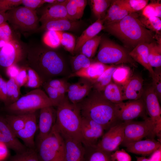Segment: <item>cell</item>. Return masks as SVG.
Here are the masks:
<instances>
[{
    "label": "cell",
    "mask_w": 161,
    "mask_h": 161,
    "mask_svg": "<svg viewBox=\"0 0 161 161\" xmlns=\"http://www.w3.org/2000/svg\"><path fill=\"white\" fill-rule=\"evenodd\" d=\"M36 145L39 161H65L64 140L55 125L49 134Z\"/></svg>",
    "instance_id": "cell-6"
},
{
    "label": "cell",
    "mask_w": 161,
    "mask_h": 161,
    "mask_svg": "<svg viewBox=\"0 0 161 161\" xmlns=\"http://www.w3.org/2000/svg\"><path fill=\"white\" fill-rule=\"evenodd\" d=\"M137 161H150L148 159L144 157H136Z\"/></svg>",
    "instance_id": "cell-59"
},
{
    "label": "cell",
    "mask_w": 161,
    "mask_h": 161,
    "mask_svg": "<svg viewBox=\"0 0 161 161\" xmlns=\"http://www.w3.org/2000/svg\"><path fill=\"white\" fill-rule=\"evenodd\" d=\"M148 61L151 66L156 68L161 65V44H157L154 42L149 44Z\"/></svg>",
    "instance_id": "cell-35"
},
{
    "label": "cell",
    "mask_w": 161,
    "mask_h": 161,
    "mask_svg": "<svg viewBox=\"0 0 161 161\" xmlns=\"http://www.w3.org/2000/svg\"><path fill=\"white\" fill-rule=\"evenodd\" d=\"M21 67L16 64H14L6 68V72L9 78L15 79L19 72Z\"/></svg>",
    "instance_id": "cell-53"
},
{
    "label": "cell",
    "mask_w": 161,
    "mask_h": 161,
    "mask_svg": "<svg viewBox=\"0 0 161 161\" xmlns=\"http://www.w3.org/2000/svg\"><path fill=\"white\" fill-rule=\"evenodd\" d=\"M21 1L24 7L33 10L45 3L44 0H21Z\"/></svg>",
    "instance_id": "cell-52"
},
{
    "label": "cell",
    "mask_w": 161,
    "mask_h": 161,
    "mask_svg": "<svg viewBox=\"0 0 161 161\" xmlns=\"http://www.w3.org/2000/svg\"><path fill=\"white\" fill-rule=\"evenodd\" d=\"M45 3H47L50 4H53L58 3L57 0H44Z\"/></svg>",
    "instance_id": "cell-58"
},
{
    "label": "cell",
    "mask_w": 161,
    "mask_h": 161,
    "mask_svg": "<svg viewBox=\"0 0 161 161\" xmlns=\"http://www.w3.org/2000/svg\"><path fill=\"white\" fill-rule=\"evenodd\" d=\"M102 92L106 99L114 104L124 100L122 86L112 81L106 86Z\"/></svg>",
    "instance_id": "cell-29"
},
{
    "label": "cell",
    "mask_w": 161,
    "mask_h": 161,
    "mask_svg": "<svg viewBox=\"0 0 161 161\" xmlns=\"http://www.w3.org/2000/svg\"><path fill=\"white\" fill-rule=\"evenodd\" d=\"M126 124V122H123L110 128L99 141L96 146L110 152L117 150L123 140Z\"/></svg>",
    "instance_id": "cell-11"
},
{
    "label": "cell",
    "mask_w": 161,
    "mask_h": 161,
    "mask_svg": "<svg viewBox=\"0 0 161 161\" xmlns=\"http://www.w3.org/2000/svg\"><path fill=\"white\" fill-rule=\"evenodd\" d=\"M110 66L98 61L92 62L88 67L75 72L71 73L68 78L79 77L92 81L97 79Z\"/></svg>",
    "instance_id": "cell-22"
},
{
    "label": "cell",
    "mask_w": 161,
    "mask_h": 161,
    "mask_svg": "<svg viewBox=\"0 0 161 161\" xmlns=\"http://www.w3.org/2000/svg\"><path fill=\"white\" fill-rule=\"evenodd\" d=\"M111 158L112 161H131V156L124 150H117L112 153Z\"/></svg>",
    "instance_id": "cell-50"
},
{
    "label": "cell",
    "mask_w": 161,
    "mask_h": 161,
    "mask_svg": "<svg viewBox=\"0 0 161 161\" xmlns=\"http://www.w3.org/2000/svg\"><path fill=\"white\" fill-rule=\"evenodd\" d=\"M154 74L152 77L153 81L151 86L159 101L161 99V72L160 67L156 68Z\"/></svg>",
    "instance_id": "cell-46"
},
{
    "label": "cell",
    "mask_w": 161,
    "mask_h": 161,
    "mask_svg": "<svg viewBox=\"0 0 161 161\" xmlns=\"http://www.w3.org/2000/svg\"><path fill=\"white\" fill-rule=\"evenodd\" d=\"M101 36L96 35L86 41L82 46L79 52L89 58L93 57L100 44Z\"/></svg>",
    "instance_id": "cell-33"
},
{
    "label": "cell",
    "mask_w": 161,
    "mask_h": 161,
    "mask_svg": "<svg viewBox=\"0 0 161 161\" xmlns=\"http://www.w3.org/2000/svg\"><path fill=\"white\" fill-rule=\"evenodd\" d=\"M123 6L130 13L143 10L147 5V0H119Z\"/></svg>",
    "instance_id": "cell-39"
},
{
    "label": "cell",
    "mask_w": 161,
    "mask_h": 161,
    "mask_svg": "<svg viewBox=\"0 0 161 161\" xmlns=\"http://www.w3.org/2000/svg\"><path fill=\"white\" fill-rule=\"evenodd\" d=\"M61 44L68 52L74 54L76 42L75 37L72 34L64 31H58Z\"/></svg>",
    "instance_id": "cell-42"
},
{
    "label": "cell",
    "mask_w": 161,
    "mask_h": 161,
    "mask_svg": "<svg viewBox=\"0 0 161 161\" xmlns=\"http://www.w3.org/2000/svg\"><path fill=\"white\" fill-rule=\"evenodd\" d=\"M150 161H161V148L153 152L149 159Z\"/></svg>",
    "instance_id": "cell-56"
},
{
    "label": "cell",
    "mask_w": 161,
    "mask_h": 161,
    "mask_svg": "<svg viewBox=\"0 0 161 161\" xmlns=\"http://www.w3.org/2000/svg\"><path fill=\"white\" fill-rule=\"evenodd\" d=\"M127 151L132 153L148 155L161 147V143L153 139H148L136 141L127 145Z\"/></svg>",
    "instance_id": "cell-19"
},
{
    "label": "cell",
    "mask_w": 161,
    "mask_h": 161,
    "mask_svg": "<svg viewBox=\"0 0 161 161\" xmlns=\"http://www.w3.org/2000/svg\"><path fill=\"white\" fill-rule=\"evenodd\" d=\"M140 22L147 29L160 34L161 30V20L160 18L157 17L146 18L142 16H138Z\"/></svg>",
    "instance_id": "cell-40"
},
{
    "label": "cell",
    "mask_w": 161,
    "mask_h": 161,
    "mask_svg": "<svg viewBox=\"0 0 161 161\" xmlns=\"http://www.w3.org/2000/svg\"><path fill=\"white\" fill-rule=\"evenodd\" d=\"M4 79L3 78L1 75L0 74V92L2 84L3 81Z\"/></svg>",
    "instance_id": "cell-61"
},
{
    "label": "cell",
    "mask_w": 161,
    "mask_h": 161,
    "mask_svg": "<svg viewBox=\"0 0 161 161\" xmlns=\"http://www.w3.org/2000/svg\"><path fill=\"white\" fill-rule=\"evenodd\" d=\"M55 127L64 138L82 143V116L77 104L71 103L67 96L57 106Z\"/></svg>",
    "instance_id": "cell-4"
},
{
    "label": "cell",
    "mask_w": 161,
    "mask_h": 161,
    "mask_svg": "<svg viewBox=\"0 0 161 161\" xmlns=\"http://www.w3.org/2000/svg\"><path fill=\"white\" fill-rule=\"evenodd\" d=\"M27 56L29 67L38 73L44 83L68 73L64 59L54 50L35 47L27 50Z\"/></svg>",
    "instance_id": "cell-1"
},
{
    "label": "cell",
    "mask_w": 161,
    "mask_h": 161,
    "mask_svg": "<svg viewBox=\"0 0 161 161\" xmlns=\"http://www.w3.org/2000/svg\"><path fill=\"white\" fill-rule=\"evenodd\" d=\"M138 15L131 13L117 22L104 24L103 30L131 47L142 43L154 42L155 36L140 21Z\"/></svg>",
    "instance_id": "cell-3"
},
{
    "label": "cell",
    "mask_w": 161,
    "mask_h": 161,
    "mask_svg": "<svg viewBox=\"0 0 161 161\" xmlns=\"http://www.w3.org/2000/svg\"><path fill=\"white\" fill-rule=\"evenodd\" d=\"M149 44L142 43L138 44L129 52V55L135 62L139 63L147 69L152 77L154 74V71L148 61Z\"/></svg>",
    "instance_id": "cell-21"
},
{
    "label": "cell",
    "mask_w": 161,
    "mask_h": 161,
    "mask_svg": "<svg viewBox=\"0 0 161 161\" xmlns=\"http://www.w3.org/2000/svg\"><path fill=\"white\" fill-rule=\"evenodd\" d=\"M7 106L16 101L20 97V88L15 79L10 78L7 81Z\"/></svg>",
    "instance_id": "cell-36"
},
{
    "label": "cell",
    "mask_w": 161,
    "mask_h": 161,
    "mask_svg": "<svg viewBox=\"0 0 161 161\" xmlns=\"http://www.w3.org/2000/svg\"><path fill=\"white\" fill-rule=\"evenodd\" d=\"M115 109L117 119L122 122L132 121L139 116H145V106L142 98L115 104Z\"/></svg>",
    "instance_id": "cell-10"
},
{
    "label": "cell",
    "mask_w": 161,
    "mask_h": 161,
    "mask_svg": "<svg viewBox=\"0 0 161 161\" xmlns=\"http://www.w3.org/2000/svg\"></svg>",
    "instance_id": "cell-62"
},
{
    "label": "cell",
    "mask_w": 161,
    "mask_h": 161,
    "mask_svg": "<svg viewBox=\"0 0 161 161\" xmlns=\"http://www.w3.org/2000/svg\"><path fill=\"white\" fill-rule=\"evenodd\" d=\"M49 106H55L45 92L39 88L20 97L13 103L5 106V109L9 114H26Z\"/></svg>",
    "instance_id": "cell-5"
},
{
    "label": "cell",
    "mask_w": 161,
    "mask_h": 161,
    "mask_svg": "<svg viewBox=\"0 0 161 161\" xmlns=\"http://www.w3.org/2000/svg\"><path fill=\"white\" fill-rule=\"evenodd\" d=\"M96 58L97 61L104 64L117 65L129 64L136 67V62L124 48L112 41L101 38Z\"/></svg>",
    "instance_id": "cell-7"
},
{
    "label": "cell",
    "mask_w": 161,
    "mask_h": 161,
    "mask_svg": "<svg viewBox=\"0 0 161 161\" xmlns=\"http://www.w3.org/2000/svg\"><path fill=\"white\" fill-rule=\"evenodd\" d=\"M43 41L46 45L51 48H56L58 47L61 45L59 31H47L44 35Z\"/></svg>",
    "instance_id": "cell-41"
},
{
    "label": "cell",
    "mask_w": 161,
    "mask_h": 161,
    "mask_svg": "<svg viewBox=\"0 0 161 161\" xmlns=\"http://www.w3.org/2000/svg\"><path fill=\"white\" fill-rule=\"evenodd\" d=\"M77 105L82 117L96 122L105 130L122 122L116 116L115 104L106 99L102 92L92 89Z\"/></svg>",
    "instance_id": "cell-2"
},
{
    "label": "cell",
    "mask_w": 161,
    "mask_h": 161,
    "mask_svg": "<svg viewBox=\"0 0 161 161\" xmlns=\"http://www.w3.org/2000/svg\"><path fill=\"white\" fill-rule=\"evenodd\" d=\"M142 15L146 18L155 16L161 18V3L154 2L147 5L143 10Z\"/></svg>",
    "instance_id": "cell-45"
},
{
    "label": "cell",
    "mask_w": 161,
    "mask_h": 161,
    "mask_svg": "<svg viewBox=\"0 0 161 161\" xmlns=\"http://www.w3.org/2000/svg\"><path fill=\"white\" fill-rule=\"evenodd\" d=\"M67 82L66 80L63 79H52L45 82L49 86L56 89L61 87Z\"/></svg>",
    "instance_id": "cell-54"
},
{
    "label": "cell",
    "mask_w": 161,
    "mask_h": 161,
    "mask_svg": "<svg viewBox=\"0 0 161 161\" xmlns=\"http://www.w3.org/2000/svg\"><path fill=\"white\" fill-rule=\"evenodd\" d=\"M130 13L121 4L119 0H112L103 19L104 24L120 21Z\"/></svg>",
    "instance_id": "cell-26"
},
{
    "label": "cell",
    "mask_w": 161,
    "mask_h": 161,
    "mask_svg": "<svg viewBox=\"0 0 161 161\" xmlns=\"http://www.w3.org/2000/svg\"><path fill=\"white\" fill-rule=\"evenodd\" d=\"M116 67L113 65H110L97 79L90 81L93 89L102 92L106 86L112 81V74Z\"/></svg>",
    "instance_id": "cell-31"
},
{
    "label": "cell",
    "mask_w": 161,
    "mask_h": 161,
    "mask_svg": "<svg viewBox=\"0 0 161 161\" xmlns=\"http://www.w3.org/2000/svg\"><path fill=\"white\" fill-rule=\"evenodd\" d=\"M104 24L103 19H97L85 30L77 39L74 52H79L82 46L86 41L97 35L102 30H103Z\"/></svg>",
    "instance_id": "cell-25"
},
{
    "label": "cell",
    "mask_w": 161,
    "mask_h": 161,
    "mask_svg": "<svg viewBox=\"0 0 161 161\" xmlns=\"http://www.w3.org/2000/svg\"><path fill=\"white\" fill-rule=\"evenodd\" d=\"M80 26V23L78 21L60 19L50 20L42 24L37 30L46 31H74L78 30Z\"/></svg>",
    "instance_id": "cell-20"
},
{
    "label": "cell",
    "mask_w": 161,
    "mask_h": 161,
    "mask_svg": "<svg viewBox=\"0 0 161 161\" xmlns=\"http://www.w3.org/2000/svg\"><path fill=\"white\" fill-rule=\"evenodd\" d=\"M7 42L0 38V49L3 47Z\"/></svg>",
    "instance_id": "cell-60"
},
{
    "label": "cell",
    "mask_w": 161,
    "mask_h": 161,
    "mask_svg": "<svg viewBox=\"0 0 161 161\" xmlns=\"http://www.w3.org/2000/svg\"><path fill=\"white\" fill-rule=\"evenodd\" d=\"M8 20L7 14L6 13H0V25L6 22Z\"/></svg>",
    "instance_id": "cell-57"
},
{
    "label": "cell",
    "mask_w": 161,
    "mask_h": 161,
    "mask_svg": "<svg viewBox=\"0 0 161 161\" xmlns=\"http://www.w3.org/2000/svg\"><path fill=\"white\" fill-rule=\"evenodd\" d=\"M87 2L86 0H66L65 6L67 12L73 21H78L82 17Z\"/></svg>",
    "instance_id": "cell-27"
},
{
    "label": "cell",
    "mask_w": 161,
    "mask_h": 161,
    "mask_svg": "<svg viewBox=\"0 0 161 161\" xmlns=\"http://www.w3.org/2000/svg\"><path fill=\"white\" fill-rule=\"evenodd\" d=\"M71 64L73 73L88 67L92 63L90 59L81 53L71 57Z\"/></svg>",
    "instance_id": "cell-38"
},
{
    "label": "cell",
    "mask_w": 161,
    "mask_h": 161,
    "mask_svg": "<svg viewBox=\"0 0 161 161\" xmlns=\"http://www.w3.org/2000/svg\"><path fill=\"white\" fill-rule=\"evenodd\" d=\"M0 142L16 153H21L28 148L16 136L7 124L5 117L0 116Z\"/></svg>",
    "instance_id": "cell-16"
},
{
    "label": "cell",
    "mask_w": 161,
    "mask_h": 161,
    "mask_svg": "<svg viewBox=\"0 0 161 161\" xmlns=\"http://www.w3.org/2000/svg\"><path fill=\"white\" fill-rule=\"evenodd\" d=\"M38 129L35 112L27 114L23 128L15 134L23 141L27 148L36 150L34 137Z\"/></svg>",
    "instance_id": "cell-17"
},
{
    "label": "cell",
    "mask_w": 161,
    "mask_h": 161,
    "mask_svg": "<svg viewBox=\"0 0 161 161\" xmlns=\"http://www.w3.org/2000/svg\"><path fill=\"white\" fill-rule=\"evenodd\" d=\"M131 71L128 66H121L117 67L112 75V80L114 82L123 86L131 76Z\"/></svg>",
    "instance_id": "cell-37"
},
{
    "label": "cell",
    "mask_w": 161,
    "mask_h": 161,
    "mask_svg": "<svg viewBox=\"0 0 161 161\" xmlns=\"http://www.w3.org/2000/svg\"><path fill=\"white\" fill-rule=\"evenodd\" d=\"M21 4V0H0V13H6Z\"/></svg>",
    "instance_id": "cell-48"
},
{
    "label": "cell",
    "mask_w": 161,
    "mask_h": 161,
    "mask_svg": "<svg viewBox=\"0 0 161 161\" xmlns=\"http://www.w3.org/2000/svg\"><path fill=\"white\" fill-rule=\"evenodd\" d=\"M104 130L99 124L82 117L80 131L82 143L84 146L96 145L104 134Z\"/></svg>",
    "instance_id": "cell-14"
},
{
    "label": "cell",
    "mask_w": 161,
    "mask_h": 161,
    "mask_svg": "<svg viewBox=\"0 0 161 161\" xmlns=\"http://www.w3.org/2000/svg\"><path fill=\"white\" fill-rule=\"evenodd\" d=\"M0 38L6 42L13 39L11 30L6 22L0 25Z\"/></svg>",
    "instance_id": "cell-49"
},
{
    "label": "cell",
    "mask_w": 161,
    "mask_h": 161,
    "mask_svg": "<svg viewBox=\"0 0 161 161\" xmlns=\"http://www.w3.org/2000/svg\"><path fill=\"white\" fill-rule=\"evenodd\" d=\"M112 0H91L90 4L95 16L97 19H103Z\"/></svg>",
    "instance_id": "cell-34"
},
{
    "label": "cell",
    "mask_w": 161,
    "mask_h": 161,
    "mask_svg": "<svg viewBox=\"0 0 161 161\" xmlns=\"http://www.w3.org/2000/svg\"><path fill=\"white\" fill-rule=\"evenodd\" d=\"M143 121L126 122L124 137L122 144L127 145L142 139L150 134L154 135L155 125L149 117L145 116Z\"/></svg>",
    "instance_id": "cell-9"
},
{
    "label": "cell",
    "mask_w": 161,
    "mask_h": 161,
    "mask_svg": "<svg viewBox=\"0 0 161 161\" xmlns=\"http://www.w3.org/2000/svg\"><path fill=\"white\" fill-rule=\"evenodd\" d=\"M84 147L83 161H112L111 158L112 152L103 150L96 145Z\"/></svg>",
    "instance_id": "cell-28"
},
{
    "label": "cell",
    "mask_w": 161,
    "mask_h": 161,
    "mask_svg": "<svg viewBox=\"0 0 161 161\" xmlns=\"http://www.w3.org/2000/svg\"><path fill=\"white\" fill-rule=\"evenodd\" d=\"M25 52L20 43L13 38L0 49V66L6 68L23 58Z\"/></svg>",
    "instance_id": "cell-13"
},
{
    "label": "cell",
    "mask_w": 161,
    "mask_h": 161,
    "mask_svg": "<svg viewBox=\"0 0 161 161\" xmlns=\"http://www.w3.org/2000/svg\"><path fill=\"white\" fill-rule=\"evenodd\" d=\"M65 2L50 4L44 11L39 21L42 24L50 20L60 19H67L73 21L67 14Z\"/></svg>",
    "instance_id": "cell-24"
},
{
    "label": "cell",
    "mask_w": 161,
    "mask_h": 161,
    "mask_svg": "<svg viewBox=\"0 0 161 161\" xmlns=\"http://www.w3.org/2000/svg\"><path fill=\"white\" fill-rule=\"evenodd\" d=\"M92 89L91 82L86 78L83 84L77 90L67 92V97L71 103L77 104L88 95Z\"/></svg>",
    "instance_id": "cell-30"
},
{
    "label": "cell",
    "mask_w": 161,
    "mask_h": 161,
    "mask_svg": "<svg viewBox=\"0 0 161 161\" xmlns=\"http://www.w3.org/2000/svg\"><path fill=\"white\" fill-rule=\"evenodd\" d=\"M64 138L65 146V161H83L85 148L82 143L69 138Z\"/></svg>",
    "instance_id": "cell-23"
},
{
    "label": "cell",
    "mask_w": 161,
    "mask_h": 161,
    "mask_svg": "<svg viewBox=\"0 0 161 161\" xmlns=\"http://www.w3.org/2000/svg\"><path fill=\"white\" fill-rule=\"evenodd\" d=\"M14 79L20 87L24 86L28 80V75L26 67L21 68L19 72Z\"/></svg>",
    "instance_id": "cell-51"
},
{
    "label": "cell",
    "mask_w": 161,
    "mask_h": 161,
    "mask_svg": "<svg viewBox=\"0 0 161 161\" xmlns=\"http://www.w3.org/2000/svg\"><path fill=\"white\" fill-rule=\"evenodd\" d=\"M42 86L55 106L57 107L63 100L61 97L57 89L49 86L45 82Z\"/></svg>",
    "instance_id": "cell-47"
},
{
    "label": "cell",
    "mask_w": 161,
    "mask_h": 161,
    "mask_svg": "<svg viewBox=\"0 0 161 161\" xmlns=\"http://www.w3.org/2000/svg\"><path fill=\"white\" fill-rule=\"evenodd\" d=\"M54 107L49 106L40 109L38 126L39 133L37 137V144L49 134L55 124L56 110Z\"/></svg>",
    "instance_id": "cell-15"
},
{
    "label": "cell",
    "mask_w": 161,
    "mask_h": 161,
    "mask_svg": "<svg viewBox=\"0 0 161 161\" xmlns=\"http://www.w3.org/2000/svg\"><path fill=\"white\" fill-rule=\"evenodd\" d=\"M7 147L4 143L0 142V161L5 160L7 157L8 151Z\"/></svg>",
    "instance_id": "cell-55"
},
{
    "label": "cell",
    "mask_w": 161,
    "mask_h": 161,
    "mask_svg": "<svg viewBox=\"0 0 161 161\" xmlns=\"http://www.w3.org/2000/svg\"><path fill=\"white\" fill-rule=\"evenodd\" d=\"M7 21L14 28L23 32L37 30L38 20L35 10L18 6L6 12Z\"/></svg>",
    "instance_id": "cell-8"
},
{
    "label": "cell",
    "mask_w": 161,
    "mask_h": 161,
    "mask_svg": "<svg viewBox=\"0 0 161 161\" xmlns=\"http://www.w3.org/2000/svg\"><path fill=\"white\" fill-rule=\"evenodd\" d=\"M27 114H8L5 119L15 134L24 127Z\"/></svg>",
    "instance_id": "cell-32"
},
{
    "label": "cell",
    "mask_w": 161,
    "mask_h": 161,
    "mask_svg": "<svg viewBox=\"0 0 161 161\" xmlns=\"http://www.w3.org/2000/svg\"><path fill=\"white\" fill-rule=\"evenodd\" d=\"M142 99L145 110L155 125V135H160L161 127V109L158 98L151 86L144 90Z\"/></svg>",
    "instance_id": "cell-12"
},
{
    "label": "cell",
    "mask_w": 161,
    "mask_h": 161,
    "mask_svg": "<svg viewBox=\"0 0 161 161\" xmlns=\"http://www.w3.org/2000/svg\"><path fill=\"white\" fill-rule=\"evenodd\" d=\"M8 161H39L35 150L27 148L24 151L16 153Z\"/></svg>",
    "instance_id": "cell-43"
},
{
    "label": "cell",
    "mask_w": 161,
    "mask_h": 161,
    "mask_svg": "<svg viewBox=\"0 0 161 161\" xmlns=\"http://www.w3.org/2000/svg\"><path fill=\"white\" fill-rule=\"evenodd\" d=\"M143 80L137 74L131 76L123 85L121 86L124 100H135L142 97L144 90Z\"/></svg>",
    "instance_id": "cell-18"
},
{
    "label": "cell",
    "mask_w": 161,
    "mask_h": 161,
    "mask_svg": "<svg viewBox=\"0 0 161 161\" xmlns=\"http://www.w3.org/2000/svg\"><path fill=\"white\" fill-rule=\"evenodd\" d=\"M27 75V81L24 86L35 89H39L42 86L44 82L38 73L29 67H26Z\"/></svg>",
    "instance_id": "cell-44"
}]
</instances>
